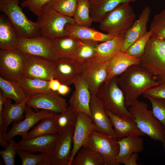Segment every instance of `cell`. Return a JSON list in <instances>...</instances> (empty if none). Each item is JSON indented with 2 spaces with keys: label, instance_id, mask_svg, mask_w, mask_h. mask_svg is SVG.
I'll use <instances>...</instances> for the list:
<instances>
[{
  "label": "cell",
  "instance_id": "1",
  "mask_svg": "<svg viewBox=\"0 0 165 165\" xmlns=\"http://www.w3.org/2000/svg\"><path fill=\"white\" fill-rule=\"evenodd\" d=\"M117 81L123 94L127 108L146 91L160 83L151 73L139 65L129 67L117 76Z\"/></svg>",
  "mask_w": 165,
  "mask_h": 165
},
{
  "label": "cell",
  "instance_id": "2",
  "mask_svg": "<svg viewBox=\"0 0 165 165\" xmlns=\"http://www.w3.org/2000/svg\"><path fill=\"white\" fill-rule=\"evenodd\" d=\"M128 109L138 128L145 135L163 144L165 151V131L161 123L148 109L144 101L138 100Z\"/></svg>",
  "mask_w": 165,
  "mask_h": 165
},
{
  "label": "cell",
  "instance_id": "3",
  "mask_svg": "<svg viewBox=\"0 0 165 165\" xmlns=\"http://www.w3.org/2000/svg\"><path fill=\"white\" fill-rule=\"evenodd\" d=\"M19 3L20 0H0V10L10 20L20 38H30L42 35L37 22L27 17Z\"/></svg>",
  "mask_w": 165,
  "mask_h": 165
},
{
  "label": "cell",
  "instance_id": "4",
  "mask_svg": "<svg viewBox=\"0 0 165 165\" xmlns=\"http://www.w3.org/2000/svg\"><path fill=\"white\" fill-rule=\"evenodd\" d=\"M135 18V13L130 3H121L105 15L100 23V28L114 37L124 35Z\"/></svg>",
  "mask_w": 165,
  "mask_h": 165
},
{
  "label": "cell",
  "instance_id": "5",
  "mask_svg": "<svg viewBox=\"0 0 165 165\" xmlns=\"http://www.w3.org/2000/svg\"><path fill=\"white\" fill-rule=\"evenodd\" d=\"M139 65L160 83L165 82V39L151 37Z\"/></svg>",
  "mask_w": 165,
  "mask_h": 165
},
{
  "label": "cell",
  "instance_id": "6",
  "mask_svg": "<svg viewBox=\"0 0 165 165\" xmlns=\"http://www.w3.org/2000/svg\"><path fill=\"white\" fill-rule=\"evenodd\" d=\"M116 76L104 82L95 94L105 109L119 116L133 119L125 104L123 94L119 87Z\"/></svg>",
  "mask_w": 165,
  "mask_h": 165
},
{
  "label": "cell",
  "instance_id": "7",
  "mask_svg": "<svg viewBox=\"0 0 165 165\" xmlns=\"http://www.w3.org/2000/svg\"><path fill=\"white\" fill-rule=\"evenodd\" d=\"M37 17L36 22L42 35L51 40L66 36V24L75 23L73 18L61 14L46 5Z\"/></svg>",
  "mask_w": 165,
  "mask_h": 165
},
{
  "label": "cell",
  "instance_id": "8",
  "mask_svg": "<svg viewBox=\"0 0 165 165\" xmlns=\"http://www.w3.org/2000/svg\"><path fill=\"white\" fill-rule=\"evenodd\" d=\"M117 141L115 137L94 130L84 146L100 155L104 160L105 165H119L117 161L119 150Z\"/></svg>",
  "mask_w": 165,
  "mask_h": 165
},
{
  "label": "cell",
  "instance_id": "9",
  "mask_svg": "<svg viewBox=\"0 0 165 165\" xmlns=\"http://www.w3.org/2000/svg\"><path fill=\"white\" fill-rule=\"evenodd\" d=\"M25 54L18 49L0 50V76L17 81L24 72Z\"/></svg>",
  "mask_w": 165,
  "mask_h": 165
},
{
  "label": "cell",
  "instance_id": "10",
  "mask_svg": "<svg viewBox=\"0 0 165 165\" xmlns=\"http://www.w3.org/2000/svg\"><path fill=\"white\" fill-rule=\"evenodd\" d=\"M108 62L100 61L93 57L80 64V76L87 83L91 95H95L106 80Z\"/></svg>",
  "mask_w": 165,
  "mask_h": 165
},
{
  "label": "cell",
  "instance_id": "11",
  "mask_svg": "<svg viewBox=\"0 0 165 165\" xmlns=\"http://www.w3.org/2000/svg\"><path fill=\"white\" fill-rule=\"evenodd\" d=\"M56 113L50 111L41 110L36 112L27 105L24 112V119L21 121L13 122L10 130L3 136V140L6 143L14 137L17 135L25 138L30 129L42 119L52 117Z\"/></svg>",
  "mask_w": 165,
  "mask_h": 165
},
{
  "label": "cell",
  "instance_id": "12",
  "mask_svg": "<svg viewBox=\"0 0 165 165\" xmlns=\"http://www.w3.org/2000/svg\"><path fill=\"white\" fill-rule=\"evenodd\" d=\"M18 49L25 54L42 57L53 61L57 60L52 40L42 35L30 38H20Z\"/></svg>",
  "mask_w": 165,
  "mask_h": 165
},
{
  "label": "cell",
  "instance_id": "13",
  "mask_svg": "<svg viewBox=\"0 0 165 165\" xmlns=\"http://www.w3.org/2000/svg\"><path fill=\"white\" fill-rule=\"evenodd\" d=\"M26 103L36 111L40 109L57 113L63 112L68 107L66 99L53 91L28 97Z\"/></svg>",
  "mask_w": 165,
  "mask_h": 165
},
{
  "label": "cell",
  "instance_id": "14",
  "mask_svg": "<svg viewBox=\"0 0 165 165\" xmlns=\"http://www.w3.org/2000/svg\"><path fill=\"white\" fill-rule=\"evenodd\" d=\"M25 54L23 76L47 81L54 78V61L41 57Z\"/></svg>",
  "mask_w": 165,
  "mask_h": 165
},
{
  "label": "cell",
  "instance_id": "15",
  "mask_svg": "<svg viewBox=\"0 0 165 165\" xmlns=\"http://www.w3.org/2000/svg\"><path fill=\"white\" fill-rule=\"evenodd\" d=\"M95 130L91 117L87 114L79 112L73 136V146L71 158L68 165H71L72 160L78 151L85 145L92 133Z\"/></svg>",
  "mask_w": 165,
  "mask_h": 165
},
{
  "label": "cell",
  "instance_id": "16",
  "mask_svg": "<svg viewBox=\"0 0 165 165\" xmlns=\"http://www.w3.org/2000/svg\"><path fill=\"white\" fill-rule=\"evenodd\" d=\"M74 129L58 134L56 145L50 154L51 165H68L72 149Z\"/></svg>",
  "mask_w": 165,
  "mask_h": 165
},
{
  "label": "cell",
  "instance_id": "17",
  "mask_svg": "<svg viewBox=\"0 0 165 165\" xmlns=\"http://www.w3.org/2000/svg\"><path fill=\"white\" fill-rule=\"evenodd\" d=\"M73 84L75 90L69 99V106L77 113L82 112L91 117L90 103L91 94L87 83L79 75Z\"/></svg>",
  "mask_w": 165,
  "mask_h": 165
},
{
  "label": "cell",
  "instance_id": "18",
  "mask_svg": "<svg viewBox=\"0 0 165 165\" xmlns=\"http://www.w3.org/2000/svg\"><path fill=\"white\" fill-rule=\"evenodd\" d=\"M58 133L36 136L28 139H22L17 143L18 149L31 152L46 153L50 154L56 145Z\"/></svg>",
  "mask_w": 165,
  "mask_h": 165
},
{
  "label": "cell",
  "instance_id": "19",
  "mask_svg": "<svg viewBox=\"0 0 165 165\" xmlns=\"http://www.w3.org/2000/svg\"><path fill=\"white\" fill-rule=\"evenodd\" d=\"M90 109L91 117L95 130L116 138L109 117L101 102L95 95H91Z\"/></svg>",
  "mask_w": 165,
  "mask_h": 165
},
{
  "label": "cell",
  "instance_id": "20",
  "mask_svg": "<svg viewBox=\"0 0 165 165\" xmlns=\"http://www.w3.org/2000/svg\"><path fill=\"white\" fill-rule=\"evenodd\" d=\"M150 13L149 7L146 6L143 8L138 19L134 21L125 34L121 52H126L134 42L146 33Z\"/></svg>",
  "mask_w": 165,
  "mask_h": 165
},
{
  "label": "cell",
  "instance_id": "21",
  "mask_svg": "<svg viewBox=\"0 0 165 165\" xmlns=\"http://www.w3.org/2000/svg\"><path fill=\"white\" fill-rule=\"evenodd\" d=\"M65 30L66 36L83 41L100 43L110 40L114 37L90 27L79 26L75 23L67 24Z\"/></svg>",
  "mask_w": 165,
  "mask_h": 165
},
{
  "label": "cell",
  "instance_id": "22",
  "mask_svg": "<svg viewBox=\"0 0 165 165\" xmlns=\"http://www.w3.org/2000/svg\"><path fill=\"white\" fill-rule=\"evenodd\" d=\"M80 75V64L72 59H59L54 62V78L68 85Z\"/></svg>",
  "mask_w": 165,
  "mask_h": 165
},
{
  "label": "cell",
  "instance_id": "23",
  "mask_svg": "<svg viewBox=\"0 0 165 165\" xmlns=\"http://www.w3.org/2000/svg\"><path fill=\"white\" fill-rule=\"evenodd\" d=\"M28 97L22 102L15 104L12 103L11 99L6 98L3 115L0 116V130H3V138L11 123L20 121L24 117V112Z\"/></svg>",
  "mask_w": 165,
  "mask_h": 165
},
{
  "label": "cell",
  "instance_id": "24",
  "mask_svg": "<svg viewBox=\"0 0 165 165\" xmlns=\"http://www.w3.org/2000/svg\"><path fill=\"white\" fill-rule=\"evenodd\" d=\"M105 110L110 119L117 140L129 136H141L145 135L138 128L133 119L122 117L108 110Z\"/></svg>",
  "mask_w": 165,
  "mask_h": 165
},
{
  "label": "cell",
  "instance_id": "25",
  "mask_svg": "<svg viewBox=\"0 0 165 165\" xmlns=\"http://www.w3.org/2000/svg\"><path fill=\"white\" fill-rule=\"evenodd\" d=\"M140 62V58L130 55L126 52H119L108 62V75L105 82L119 75L131 66L139 65Z\"/></svg>",
  "mask_w": 165,
  "mask_h": 165
},
{
  "label": "cell",
  "instance_id": "26",
  "mask_svg": "<svg viewBox=\"0 0 165 165\" xmlns=\"http://www.w3.org/2000/svg\"><path fill=\"white\" fill-rule=\"evenodd\" d=\"M141 136H129L117 140L119 150L117 161L119 165L123 164L133 153H139L143 150L144 141Z\"/></svg>",
  "mask_w": 165,
  "mask_h": 165
},
{
  "label": "cell",
  "instance_id": "27",
  "mask_svg": "<svg viewBox=\"0 0 165 165\" xmlns=\"http://www.w3.org/2000/svg\"><path fill=\"white\" fill-rule=\"evenodd\" d=\"M20 37L13 25L6 16H0V49H18Z\"/></svg>",
  "mask_w": 165,
  "mask_h": 165
},
{
  "label": "cell",
  "instance_id": "28",
  "mask_svg": "<svg viewBox=\"0 0 165 165\" xmlns=\"http://www.w3.org/2000/svg\"><path fill=\"white\" fill-rule=\"evenodd\" d=\"M124 36L115 37L110 40L97 43L96 54L94 58L102 62H109L121 51Z\"/></svg>",
  "mask_w": 165,
  "mask_h": 165
},
{
  "label": "cell",
  "instance_id": "29",
  "mask_svg": "<svg viewBox=\"0 0 165 165\" xmlns=\"http://www.w3.org/2000/svg\"><path fill=\"white\" fill-rule=\"evenodd\" d=\"M136 0H90V15L93 22L100 23L105 15L119 4Z\"/></svg>",
  "mask_w": 165,
  "mask_h": 165
},
{
  "label": "cell",
  "instance_id": "30",
  "mask_svg": "<svg viewBox=\"0 0 165 165\" xmlns=\"http://www.w3.org/2000/svg\"><path fill=\"white\" fill-rule=\"evenodd\" d=\"M78 40L68 36L52 40L57 60L71 59L77 49Z\"/></svg>",
  "mask_w": 165,
  "mask_h": 165
},
{
  "label": "cell",
  "instance_id": "31",
  "mask_svg": "<svg viewBox=\"0 0 165 165\" xmlns=\"http://www.w3.org/2000/svg\"><path fill=\"white\" fill-rule=\"evenodd\" d=\"M0 91L7 98L20 103L28 97L17 81L10 80L0 76Z\"/></svg>",
  "mask_w": 165,
  "mask_h": 165
},
{
  "label": "cell",
  "instance_id": "32",
  "mask_svg": "<svg viewBox=\"0 0 165 165\" xmlns=\"http://www.w3.org/2000/svg\"><path fill=\"white\" fill-rule=\"evenodd\" d=\"M17 81L28 97L52 91L48 87L49 81L23 75Z\"/></svg>",
  "mask_w": 165,
  "mask_h": 165
},
{
  "label": "cell",
  "instance_id": "33",
  "mask_svg": "<svg viewBox=\"0 0 165 165\" xmlns=\"http://www.w3.org/2000/svg\"><path fill=\"white\" fill-rule=\"evenodd\" d=\"M71 165H105V162L97 152L84 146L76 153Z\"/></svg>",
  "mask_w": 165,
  "mask_h": 165
},
{
  "label": "cell",
  "instance_id": "34",
  "mask_svg": "<svg viewBox=\"0 0 165 165\" xmlns=\"http://www.w3.org/2000/svg\"><path fill=\"white\" fill-rule=\"evenodd\" d=\"M98 43L78 40L77 49L71 59L79 64L91 59L96 54L97 45Z\"/></svg>",
  "mask_w": 165,
  "mask_h": 165
},
{
  "label": "cell",
  "instance_id": "35",
  "mask_svg": "<svg viewBox=\"0 0 165 165\" xmlns=\"http://www.w3.org/2000/svg\"><path fill=\"white\" fill-rule=\"evenodd\" d=\"M77 114L69 106L63 112L56 113L55 121L58 134L75 127L77 120Z\"/></svg>",
  "mask_w": 165,
  "mask_h": 165
},
{
  "label": "cell",
  "instance_id": "36",
  "mask_svg": "<svg viewBox=\"0 0 165 165\" xmlns=\"http://www.w3.org/2000/svg\"><path fill=\"white\" fill-rule=\"evenodd\" d=\"M75 23L81 26L90 27L93 22L90 15V0H78L73 17Z\"/></svg>",
  "mask_w": 165,
  "mask_h": 165
},
{
  "label": "cell",
  "instance_id": "37",
  "mask_svg": "<svg viewBox=\"0 0 165 165\" xmlns=\"http://www.w3.org/2000/svg\"><path fill=\"white\" fill-rule=\"evenodd\" d=\"M55 116L42 119L38 125L28 132L25 138L23 139H30L41 135L58 133L56 125Z\"/></svg>",
  "mask_w": 165,
  "mask_h": 165
},
{
  "label": "cell",
  "instance_id": "38",
  "mask_svg": "<svg viewBox=\"0 0 165 165\" xmlns=\"http://www.w3.org/2000/svg\"><path fill=\"white\" fill-rule=\"evenodd\" d=\"M32 152L18 149L17 154L21 159L22 165H51L50 154L40 153L35 154Z\"/></svg>",
  "mask_w": 165,
  "mask_h": 165
},
{
  "label": "cell",
  "instance_id": "39",
  "mask_svg": "<svg viewBox=\"0 0 165 165\" xmlns=\"http://www.w3.org/2000/svg\"><path fill=\"white\" fill-rule=\"evenodd\" d=\"M78 0H51L46 4L64 15L73 17Z\"/></svg>",
  "mask_w": 165,
  "mask_h": 165
},
{
  "label": "cell",
  "instance_id": "40",
  "mask_svg": "<svg viewBox=\"0 0 165 165\" xmlns=\"http://www.w3.org/2000/svg\"><path fill=\"white\" fill-rule=\"evenodd\" d=\"M149 31L151 37L165 39V9L153 17Z\"/></svg>",
  "mask_w": 165,
  "mask_h": 165
},
{
  "label": "cell",
  "instance_id": "41",
  "mask_svg": "<svg viewBox=\"0 0 165 165\" xmlns=\"http://www.w3.org/2000/svg\"><path fill=\"white\" fill-rule=\"evenodd\" d=\"M152 36L149 31L143 36L134 42L126 53L136 58H140L143 55L146 47Z\"/></svg>",
  "mask_w": 165,
  "mask_h": 165
},
{
  "label": "cell",
  "instance_id": "42",
  "mask_svg": "<svg viewBox=\"0 0 165 165\" xmlns=\"http://www.w3.org/2000/svg\"><path fill=\"white\" fill-rule=\"evenodd\" d=\"M143 96L150 102L153 115L163 124L165 131V99Z\"/></svg>",
  "mask_w": 165,
  "mask_h": 165
},
{
  "label": "cell",
  "instance_id": "43",
  "mask_svg": "<svg viewBox=\"0 0 165 165\" xmlns=\"http://www.w3.org/2000/svg\"><path fill=\"white\" fill-rule=\"evenodd\" d=\"M17 143L12 138L4 150L0 151V155L6 165H14L15 156L17 154Z\"/></svg>",
  "mask_w": 165,
  "mask_h": 165
},
{
  "label": "cell",
  "instance_id": "44",
  "mask_svg": "<svg viewBox=\"0 0 165 165\" xmlns=\"http://www.w3.org/2000/svg\"><path fill=\"white\" fill-rule=\"evenodd\" d=\"M51 0H24L21 3L23 7H27L37 16L40 14L42 7Z\"/></svg>",
  "mask_w": 165,
  "mask_h": 165
},
{
  "label": "cell",
  "instance_id": "45",
  "mask_svg": "<svg viewBox=\"0 0 165 165\" xmlns=\"http://www.w3.org/2000/svg\"><path fill=\"white\" fill-rule=\"evenodd\" d=\"M143 95L165 99V82L161 83L147 90Z\"/></svg>",
  "mask_w": 165,
  "mask_h": 165
},
{
  "label": "cell",
  "instance_id": "46",
  "mask_svg": "<svg viewBox=\"0 0 165 165\" xmlns=\"http://www.w3.org/2000/svg\"><path fill=\"white\" fill-rule=\"evenodd\" d=\"M61 83L57 79L52 78L48 82V87L52 91H57Z\"/></svg>",
  "mask_w": 165,
  "mask_h": 165
},
{
  "label": "cell",
  "instance_id": "47",
  "mask_svg": "<svg viewBox=\"0 0 165 165\" xmlns=\"http://www.w3.org/2000/svg\"><path fill=\"white\" fill-rule=\"evenodd\" d=\"M138 157V153H133L128 159L124 163L125 165H138L137 161Z\"/></svg>",
  "mask_w": 165,
  "mask_h": 165
},
{
  "label": "cell",
  "instance_id": "48",
  "mask_svg": "<svg viewBox=\"0 0 165 165\" xmlns=\"http://www.w3.org/2000/svg\"><path fill=\"white\" fill-rule=\"evenodd\" d=\"M71 90L68 85L61 83L57 92L60 95L64 96L68 94Z\"/></svg>",
  "mask_w": 165,
  "mask_h": 165
},
{
  "label": "cell",
  "instance_id": "49",
  "mask_svg": "<svg viewBox=\"0 0 165 165\" xmlns=\"http://www.w3.org/2000/svg\"><path fill=\"white\" fill-rule=\"evenodd\" d=\"M24 0H23V1H24Z\"/></svg>",
  "mask_w": 165,
  "mask_h": 165
}]
</instances>
